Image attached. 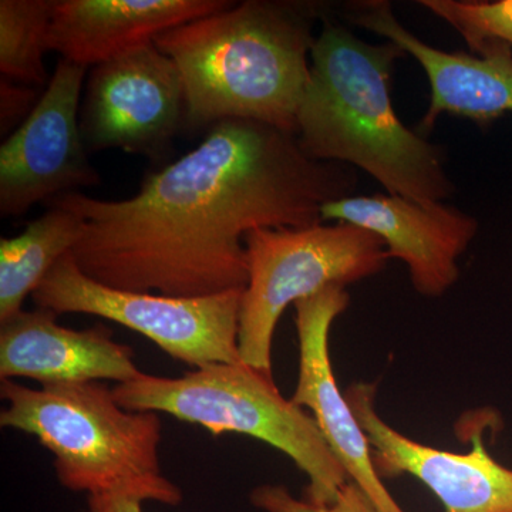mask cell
<instances>
[{
    "label": "cell",
    "mask_w": 512,
    "mask_h": 512,
    "mask_svg": "<svg viewBox=\"0 0 512 512\" xmlns=\"http://www.w3.org/2000/svg\"><path fill=\"white\" fill-rule=\"evenodd\" d=\"M350 409L365 431L379 476H412L439 498L444 512H512V468L503 466L481 440L497 420L487 410L471 430V450L451 453L403 436L376 412V384L353 383L346 392Z\"/></svg>",
    "instance_id": "10"
},
{
    "label": "cell",
    "mask_w": 512,
    "mask_h": 512,
    "mask_svg": "<svg viewBox=\"0 0 512 512\" xmlns=\"http://www.w3.org/2000/svg\"><path fill=\"white\" fill-rule=\"evenodd\" d=\"M349 165L311 160L295 134L252 120H224L134 197L69 192L47 202L80 215L72 249L80 271L120 291L198 298L245 291L244 239L259 228L319 224L320 208L352 197Z\"/></svg>",
    "instance_id": "1"
},
{
    "label": "cell",
    "mask_w": 512,
    "mask_h": 512,
    "mask_svg": "<svg viewBox=\"0 0 512 512\" xmlns=\"http://www.w3.org/2000/svg\"><path fill=\"white\" fill-rule=\"evenodd\" d=\"M420 5L456 29L473 53L490 42L512 47V0H421Z\"/></svg>",
    "instance_id": "18"
},
{
    "label": "cell",
    "mask_w": 512,
    "mask_h": 512,
    "mask_svg": "<svg viewBox=\"0 0 512 512\" xmlns=\"http://www.w3.org/2000/svg\"><path fill=\"white\" fill-rule=\"evenodd\" d=\"M404 55L392 42L373 45L323 19L296 138L311 160L355 165L387 194L443 202L454 187L440 148L404 126L390 97L394 64Z\"/></svg>",
    "instance_id": "2"
},
{
    "label": "cell",
    "mask_w": 512,
    "mask_h": 512,
    "mask_svg": "<svg viewBox=\"0 0 512 512\" xmlns=\"http://www.w3.org/2000/svg\"><path fill=\"white\" fill-rule=\"evenodd\" d=\"M55 312L22 311L0 323V379L16 377L40 386L130 382L140 375L133 348L113 339L111 329L96 325L74 330L57 323Z\"/></svg>",
    "instance_id": "14"
},
{
    "label": "cell",
    "mask_w": 512,
    "mask_h": 512,
    "mask_svg": "<svg viewBox=\"0 0 512 512\" xmlns=\"http://www.w3.org/2000/svg\"><path fill=\"white\" fill-rule=\"evenodd\" d=\"M242 292L198 298L120 291L84 275L72 252L33 292L37 308L99 316L141 333L178 362L195 367L242 362L238 349Z\"/></svg>",
    "instance_id": "7"
},
{
    "label": "cell",
    "mask_w": 512,
    "mask_h": 512,
    "mask_svg": "<svg viewBox=\"0 0 512 512\" xmlns=\"http://www.w3.org/2000/svg\"><path fill=\"white\" fill-rule=\"evenodd\" d=\"M39 103L35 89L29 84H23L2 77L0 82V131L9 134L15 128L18 130Z\"/></svg>",
    "instance_id": "20"
},
{
    "label": "cell",
    "mask_w": 512,
    "mask_h": 512,
    "mask_svg": "<svg viewBox=\"0 0 512 512\" xmlns=\"http://www.w3.org/2000/svg\"><path fill=\"white\" fill-rule=\"evenodd\" d=\"M185 109L177 64L156 43H148L93 67L80 130L90 151L153 154L177 133Z\"/></svg>",
    "instance_id": "9"
},
{
    "label": "cell",
    "mask_w": 512,
    "mask_h": 512,
    "mask_svg": "<svg viewBox=\"0 0 512 512\" xmlns=\"http://www.w3.org/2000/svg\"><path fill=\"white\" fill-rule=\"evenodd\" d=\"M3 429L36 437L55 457L57 480L87 497L130 495L177 507L183 491L161 471L158 413L131 412L100 382L56 384L40 389L2 380Z\"/></svg>",
    "instance_id": "4"
},
{
    "label": "cell",
    "mask_w": 512,
    "mask_h": 512,
    "mask_svg": "<svg viewBox=\"0 0 512 512\" xmlns=\"http://www.w3.org/2000/svg\"><path fill=\"white\" fill-rule=\"evenodd\" d=\"M350 303L346 286L332 285L295 303L299 340V375L292 402L311 412L313 420L349 481L380 512H406L383 484L373 464L365 431L340 392L330 362L329 333Z\"/></svg>",
    "instance_id": "11"
},
{
    "label": "cell",
    "mask_w": 512,
    "mask_h": 512,
    "mask_svg": "<svg viewBox=\"0 0 512 512\" xmlns=\"http://www.w3.org/2000/svg\"><path fill=\"white\" fill-rule=\"evenodd\" d=\"M345 18L399 46L423 67L431 90L423 130H430L444 113L480 124L512 113V50L507 43H485L473 55L437 49L404 28L383 0L350 3Z\"/></svg>",
    "instance_id": "13"
},
{
    "label": "cell",
    "mask_w": 512,
    "mask_h": 512,
    "mask_svg": "<svg viewBox=\"0 0 512 512\" xmlns=\"http://www.w3.org/2000/svg\"><path fill=\"white\" fill-rule=\"evenodd\" d=\"M320 221L348 222L375 232L390 258L407 265L414 289L439 298L456 284L458 258L477 234V221L443 202L392 194L352 195L320 208Z\"/></svg>",
    "instance_id": "12"
},
{
    "label": "cell",
    "mask_w": 512,
    "mask_h": 512,
    "mask_svg": "<svg viewBox=\"0 0 512 512\" xmlns=\"http://www.w3.org/2000/svg\"><path fill=\"white\" fill-rule=\"evenodd\" d=\"M244 244L248 285L239 311V356L271 376L275 329L291 303L379 274L390 259L379 235L348 222L254 229Z\"/></svg>",
    "instance_id": "6"
},
{
    "label": "cell",
    "mask_w": 512,
    "mask_h": 512,
    "mask_svg": "<svg viewBox=\"0 0 512 512\" xmlns=\"http://www.w3.org/2000/svg\"><path fill=\"white\" fill-rule=\"evenodd\" d=\"M80 215L49 207L15 238L0 239V323L22 312L23 302L42 284L53 266L83 237Z\"/></svg>",
    "instance_id": "16"
},
{
    "label": "cell",
    "mask_w": 512,
    "mask_h": 512,
    "mask_svg": "<svg viewBox=\"0 0 512 512\" xmlns=\"http://www.w3.org/2000/svg\"><path fill=\"white\" fill-rule=\"evenodd\" d=\"M87 67L60 59L28 120L0 147V215L19 217L39 202L100 183L80 130Z\"/></svg>",
    "instance_id": "8"
},
{
    "label": "cell",
    "mask_w": 512,
    "mask_h": 512,
    "mask_svg": "<svg viewBox=\"0 0 512 512\" xmlns=\"http://www.w3.org/2000/svg\"><path fill=\"white\" fill-rule=\"evenodd\" d=\"M56 0L0 2V72L23 84H45V53Z\"/></svg>",
    "instance_id": "17"
},
{
    "label": "cell",
    "mask_w": 512,
    "mask_h": 512,
    "mask_svg": "<svg viewBox=\"0 0 512 512\" xmlns=\"http://www.w3.org/2000/svg\"><path fill=\"white\" fill-rule=\"evenodd\" d=\"M256 510L264 512H380L356 484L349 481L332 505H315L296 498L285 485H258L249 494Z\"/></svg>",
    "instance_id": "19"
},
{
    "label": "cell",
    "mask_w": 512,
    "mask_h": 512,
    "mask_svg": "<svg viewBox=\"0 0 512 512\" xmlns=\"http://www.w3.org/2000/svg\"><path fill=\"white\" fill-rule=\"evenodd\" d=\"M111 390L131 412L170 414L212 436L245 434L275 447L308 477L309 503L332 505L349 483L311 413L285 399L274 377L247 363L198 367L177 379L141 372Z\"/></svg>",
    "instance_id": "5"
},
{
    "label": "cell",
    "mask_w": 512,
    "mask_h": 512,
    "mask_svg": "<svg viewBox=\"0 0 512 512\" xmlns=\"http://www.w3.org/2000/svg\"><path fill=\"white\" fill-rule=\"evenodd\" d=\"M231 6L225 0H56L49 50L80 66H99Z\"/></svg>",
    "instance_id": "15"
},
{
    "label": "cell",
    "mask_w": 512,
    "mask_h": 512,
    "mask_svg": "<svg viewBox=\"0 0 512 512\" xmlns=\"http://www.w3.org/2000/svg\"><path fill=\"white\" fill-rule=\"evenodd\" d=\"M144 501L121 494H103L87 497L89 512H144Z\"/></svg>",
    "instance_id": "21"
},
{
    "label": "cell",
    "mask_w": 512,
    "mask_h": 512,
    "mask_svg": "<svg viewBox=\"0 0 512 512\" xmlns=\"http://www.w3.org/2000/svg\"><path fill=\"white\" fill-rule=\"evenodd\" d=\"M316 3L248 0L192 20L154 40L181 73L185 123L198 128L252 120L296 136L311 79Z\"/></svg>",
    "instance_id": "3"
}]
</instances>
